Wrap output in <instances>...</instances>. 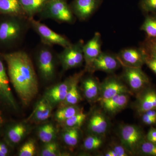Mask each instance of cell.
Listing matches in <instances>:
<instances>
[{
    "instance_id": "obj_1",
    "label": "cell",
    "mask_w": 156,
    "mask_h": 156,
    "mask_svg": "<svg viewBox=\"0 0 156 156\" xmlns=\"http://www.w3.org/2000/svg\"><path fill=\"white\" fill-rule=\"evenodd\" d=\"M4 58L10 82L23 104L28 105L38 93V82L31 59L23 51L5 54Z\"/></svg>"
},
{
    "instance_id": "obj_2",
    "label": "cell",
    "mask_w": 156,
    "mask_h": 156,
    "mask_svg": "<svg viewBox=\"0 0 156 156\" xmlns=\"http://www.w3.org/2000/svg\"><path fill=\"white\" fill-rule=\"evenodd\" d=\"M119 135L122 145L131 154L137 152L140 144L144 140L142 131L134 125L122 126L120 130Z\"/></svg>"
},
{
    "instance_id": "obj_3",
    "label": "cell",
    "mask_w": 156,
    "mask_h": 156,
    "mask_svg": "<svg viewBox=\"0 0 156 156\" xmlns=\"http://www.w3.org/2000/svg\"><path fill=\"white\" fill-rule=\"evenodd\" d=\"M84 44L82 41L72 44L64 48L59 55V58L65 70L79 67L83 64L84 60L83 47Z\"/></svg>"
},
{
    "instance_id": "obj_4",
    "label": "cell",
    "mask_w": 156,
    "mask_h": 156,
    "mask_svg": "<svg viewBox=\"0 0 156 156\" xmlns=\"http://www.w3.org/2000/svg\"><path fill=\"white\" fill-rule=\"evenodd\" d=\"M123 66V79L131 90L139 92L147 87L149 84V79L141 68Z\"/></svg>"
},
{
    "instance_id": "obj_5",
    "label": "cell",
    "mask_w": 156,
    "mask_h": 156,
    "mask_svg": "<svg viewBox=\"0 0 156 156\" xmlns=\"http://www.w3.org/2000/svg\"><path fill=\"white\" fill-rule=\"evenodd\" d=\"M45 14L47 17L61 22L70 23L74 20L71 9L63 0H50L46 7Z\"/></svg>"
},
{
    "instance_id": "obj_6",
    "label": "cell",
    "mask_w": 156,
    "mask_h": 156,
    "mask_svg": "<svg viewBox=\"0 0 156 156\" xmlns=\"http://www.w3.org/2000/svg\"><path fill=\"white\" fill-rule=\"evenodd\" d=\"M30 21L35 30L46 44L58 45L64 48L72 44L65 37L56 33L45 24L34 19L31 20Z\"/></svg>"
},
{
    "instance_id": "obj_7",
    "label": "cell",
    "mask_w": 156,
    "mask_h": 156,
    "mask_svg": "<svg viewBox=\"0 0 156 156\" xmlns=\"http://www.w3.org/2000/svg\"><path fill=\"white\" fill-rule=\"evenodd\" d=\"M129 92L128 87L119 79L115 76H110L100 84V94L98 99L101 101L115 95Z\"/></svg>"
},
{
    "instance_id": "obj_8",
    "label": "cell",
    "mask_w": 156,
    "mask_h": 156,
    "mask_svg": "<svg viewBox=\"0 0 156 156\" xmlns=\"http://www.w3.org/2000/svg\"><path fill=\"white\" fill-rule=\"evenodd\" d=\"M121 65L122 64L117 55L102 52L93 62L88 70L112 73L118 69Z\"/></svg>"
},
{
    "instance_id": "obj_9",
    "label": "cell",
    "mask_w": 156,
    "mask_h": 156,
    "mask_svg": "<svg viewBox=\"0 0 156 156\" xmlns=\"http://www.w3.org/2000/svg\"><path fill=\"white\" fill-rule=\"evenodd\" d=\"M122 66L141 68L145 64L146 55L140 48H127L121 50L117 55Z\"/></svg>"
},
{
    "instance_id": "obj_10",
    "label": "cell",
    "mask_w": 156,
    "mask_h": 156,
    "mask_svg": "<svg viewBox=\"0 0 156 156\" xmlns=\"http://www.w3.org/2000/svg\"><path fill=\"white\" fill-rule=\"evenodd\" d=\"M10 82L8 74L0 59V101L8 107L17 110V105L11 91Z\"/></svg>"
},
{
    "instance_id": "obj_11",
    "label": "cell",
    "mask_w": 156,
    "mask_h": 156,
    "mask_svg": "<svg viewBox=\"0 0 156 156\" xmlns=\"http://www.w3.org/2000/svg\"><path fill=\"white\" fill-rule=\"evenodd\" d=\"M101 35L98 32L95 33L94 36L83 47L84 60L86 69L89 70L93 62L99 56L101 51Z\"/></svg>"
},
{
    "instance_id": "obj_12",
    "label": "cell",
    "mask_w": 156,
    "mask_h": 156,
    "mask_svg": "<svg viewBox=\"0 0 156 156\" xmlns=\"http://www.w3.org/2000/svg\"><path fill=\"white\" fill-rule=\"evenodd\" d=\"M37 60L41 75L45 80H51L55 72L54 59L52 52L48 49L41 50L38 56Z\"/></svg>"
},
{
    "instance_id": "obj_13",
    "label": "cell",
    "mask_w": 156,
    "mask_h": 156,
    "mask_svg": "<svg viewBox=\"0 0 156 156\" xmlns=\"http://www.w3.org/2000/svg\"><path fill=\"white\" fill-rule=\"evenodd\" d=\"M101 0H74L73 11L81 20H86L98 9Z\"/></svg>"
},
{
    "instance_id": "obj_14",
    "label": "cell",
    "mask_w": 156,
    "mask_h": 156,
    "mask_svg": "<svg viewBox=\"0 0 156 156\" xmlns=\"http://www.w3.org/2000/svg\"><path fill=\"white\" fill-rule=\"evenodd\" d=\"M129 101L128 93L119 94L113 97L101 101L105 110L110 113H115L125 108Z\"/></svg>"
},
{
    "instance_id": "obj_15",
    "label": "cell",
    "mask_w": 156,
    "mask_h": 156,
    "mask_svg": "<svg viewBox=\"0 0 156 156\" xmlns=\"http://www.w3.org/2000/svg\"><path fill=\"white\" fill-rule=\"evenodd\" d=\"M72 77L65 82L51 88L47 92L46 97L51 104L60 103L64 101L69 90Z\"/></svg>"
},
{
    "instance_id": "obj_16",
    "label": "cell",
    "mask_w": 156,
    "mask_h": 156,
    "mask_svg": "<svg viewBox=\"0 0 156 156\" xmlns=\"http://www.w3.org/2000/svg\"><path fill=\"white\" fill-rule=\"evenodd\" d=\"M136 106L137 111L140 113L150 110H156L155 90L152 89L144 90L138 98Z\"/></svg>"
},
{
    "instance_id": "obj_17",
    "label": "cell",
    "mask_w": 156,
    "mask_h": 156,
    "mask_svg": "<svg viewBox=\"0 0 156 156\" xmlns=\"http://www.w3.org/2000/svg\"><path fill=\"white\" fill-rule=\"evenodd\" d=\"M108 127V122L106 117L99 112L92 115L88 125L89 131L92 134L98 136L105 134Z\"/></svg>"
},
{
    "instance_id": "obj_18",
    "label": "cell",
    "mask_w": 156,
    "mask_h": 156,
    "mask_svg": "<svg viewBox=\"0 0 156 156\" xmlns=\"http://www.w3.org/2000/svg\"><path fill=\"white\" fill-rule=\"evenodd\" d=\"M21 27L15 21H7L0 24V41H7L16 38L19 35Z\"/></svg>"
},
{
    "instance_id": "obj_19",
    "label": "cell",
    "mask_w": 156,
    "mask_h": 156,
    "mask_svg": "<svg viewBox=\"0 0 156 156\" xmlns=\"http://www.w3.org/2000/svg\"><path fill=\"white\" fill-rule=\"evenodd\" d=\"M83 74L82 73L77 74L72 77L69 90L65 99L62 102L64 107L76 105L81 100L80 94L78 89V83Z\"/></svg>"
},
{
    "instance_id": "obj_20",
    "label": "cell",
    "mask_w": 156,
    "mask_h": 156,
    "mask_svg": "<svg viewBox=\"0 0 156 156\" xmlns=\"http://www.w3.org/2000/svg\"><path fill=\"white\" fill-rule=\"evenodd\" d=\"M100 86L97 80L93 77H89L84 80L83 83L84 95L88 100L93 101L98 98Z\"/></svg>"
},
{
    "instance_id": "obj_21",
    "label": "cell",
    "mask_w": 156,
    "mask_h": 156,
    "mask_svg": "<svg viewBox=\"0 0 156 156\" xmlns=\"http://www.w3.org/2000/svg\"><path fill=\"white\" fill-rule=\"evenodd\" d=\"M52 112V104L45 97L39 101L35 109L34 116L35 120L43 122L48 119Z\"/></svg>"
},
{
    "instance_id": "obj_22",
    "label": "cell",
    "mask_w": 156,
    "mask_h": 156,
    "mask_svg": "<svg viewBox=\"0 0 156 156\" xmlns=\"http://www.w3.org/2000/svg\"><path fill=\"white\" fill-rule=\"evenodd\" d=\"M21 7L27 15L31 16L47 4L48 0H19Z\"/></svg>"
},
{
    "instance_id": "obj_23",
    "label": "cell",
    "mask_w": 156,
    "mask_h": 156,
    "mask_svg": "<svg viewBox=\"0 0 156 156\" xmlns=\"http://www.w3.org/2000/svg\"><path fill=\"white\" fill-rule=\"evenodd\" d=\"M147 38L156 37V14H147L140 28Z\"/></svg>"
},
{
    "instance_id": "obj_24",
    "label": "cell",
    "mask_w": 156,
    "mask_h": 156,
    "mask_svg": "<svg viewBox=\"0 0 156 156\" xmlns=\"http://www.w3.org/2000/svg\"><path fill=\"white\" fill-rule=\"evenodd\" d=\"M0 11L3 13L19 14L24 12L19 0H0Z\"/></svg>"
},
{
    "instance_id": "obj_25",
    "label": "cell",
    "mask_w": 156,
    "mask_h": 156,
    "mask_svg": "<svg viewBox=\"0 0 156 156\" xmlns=\"http://www.w3.org/2000/svg\"><path fill=\"white\" fill-rule=\"evenodd\" d=\"M26 132V129L25 126L21 124H16L8 130L7 137L11 143L15 144L21 140Z\"/></svg>"
},
{
    "instance_id": "obj_26",
    "label": "cell",
    "mask_w": 156,
    "mask_h": 156,
    "mask_svg": "<svg viewBox=\"0 0 156 156\" xmlns=\"http://www.w3.org/2000/svg\"><path fill=\"white\" fill-rule=\"evenodd\" d=\"M81 112L80 108L75 105L65 106L56 112L55 118L58 122H62Z\"/></svg>"
},
{
    "instance_id": "obj_27",
    "label": "cell",
    "mask_w": 156,
    "mask_h": 156,
    "mask_svg": "<svg viewBox=\"0 0 156 156\" xmlns=\"http://www.w3.org/2000/svg\"><path fill=\"white\" fill-rule=\"evenodd\" d=\"M80 137L78 128H67L63 132L62 138L65 143L70 147L77 144Z\"/></svg>"
},
{
    "instance_id": "obj_28",
    "label": "cell",
    "mask_w": 156,
    "mask_h": 156,
    "mask_svg": "<svg viewBox=\"0 0 156 156\" xmlns=\"http://www.w3.org/2000/svg\"><path fill=\"white\" fill-rule=\"evenodd\" d=\"M140 48L143 50L146 56L156 59V37H146L140 44Z\"/></svg>"
},
{
    "instance_id": "obj_29",
    "label": "cell",
    "mask_w": 156,
    "mask_h": 156,
    "mask_svg": "<svg viewBox=\"0 0 156 156\" xmlns=\"http://www.w3.org/2000/svg\"><path fill=\"white\" fill-rule=\"evenodd\" d=\"M55 135V129L54 126L51 124L44 125L39 129V138L41 141L45 144L52 141Z\"/></svg>"
},
{
    "instance_id": "obj_30",
    "label": "cell",
    "mask_w": 156,
    "mask_h": 156,
    "mask_svg": "<svg viewBox=\"0 0 156 156\" xmlns=\"http://www.w3.org/2000/svg\"><path fill=\"white\" fill-rule=\"evenodd\" d=\"M87 115L81 112L62 122L67 128H78L82 126Z\"/></svg>"
},
{
    "instance_id": "obj_31",
    "label": "cell",
    "mask_w": 156,
    "mask_h": 156,
    "mask_svg": "<svg viewBox=\"0 0 156 156\" xmlns=\"http://www.w3.org/2000/svg\"><path fill=\"white\" fill-rule=\"evenodd\" d=\"M103 141L98 135H90L87 136L84 140V147L88 151H94L100 148L102 145Z\"/></svg>"
},
{
    "instance_id": "obj_32",
    "label": "cell",
    "mask_w": 156,
    "mask_h": 156,
    "mask_svg": "<svg viewBox=\"0 0 156 156\" xmlns=\"http://www.w3.org/2000/svg\"><path fill=\"white\" fill-rule=\"evenodd\" d=\"M137 152L143 155L156 156V144L144 140L140 144Z\"/></svg>"
},
{
    "instance_id": "obj_33",
    "label": "cell",
    "mask_w": 156,
    "mask_h": 156,
    "mask_svg": "<svg viewBox=\"0 0 156 156\" xmlns=\"http://www.w3.org/2000/svg\"><path fill=\"white\" fill-rule=\"evenodd\" d=\"M139 5L144 14H156V0H140Z\"/></svg>"
},
{
    "instance_id": "obj_34",
    "label": "cell",
    "mask_w": 156,
    "mask_h": 156,
    "mask_svg": "<svg viewBox=\"0 0 156 156\" xmlns=\"http://www.w3.org/2000/svg\"><path fill=\"white\" fill-rule=\"evenodd\" d=\"M36 146L32 140L27 142L21 147L19 152L20 156H33L35 154Z\"/></svg>"
},
{
    "instance_id": "obj_35",
    "label": "cell",
    "mask_w": 156,
    "mask_h": 156,
    "mask_svg": "<svg viewBox=\"0 0 156 156\" xmlns=\"http://www.w3.org/2000/svg\"><path fill=\"white\" fill-rule=\"evenodd\" d=\"M58 147L55 142L46 143L42 151L41 155L43 156H56L58 155Z\"/></svg>"
},
{
    "instance_id": "obj_36",
    "label": "cell",
    "mask_w": 156,
    "mask_h": 156,
    "mask_svg": "<svg viewBox=\"0 0 156 156\" xmlns=\"http://www.w3.org/2000/svg\"><path fill=\"white\" fill-rule=\"evenodd\" d=\"M112 148V150L114 151L116 154L117 156H128V151L122 145H114Z\"/></svg>"
},
{
    "instance_id": "obj_37",
    "label": "cell",
    "mask_w": 156,
    "mask_h": 156,
    "mask_svg": "<svg viewBox=\"0 0 156 156\" xmlns=\"http://www.w3.org/2000/svg\"><path fill=\"white\" fill-rule=\"evenodd\" d=\"M145 64L156 75V59L146 56Z\"/></svg>"
},
{
    "instance_id": "obj_38",
    "label": "cell",
    "mask_w": 156,
    "mask_h": 156,
    "mask_svg": "<svg viewBox=\"0 0 156 156\" xmlns=\"http://www.w3.org/2000/svg\"><path fill=\"white\" fill-rule=\"evenodd\" d=\"M147 140L156 144V129L151 128L148 132L146 136Z\"/></svg>"
},
{
    "instance_id": "obj_39",
    "label": "cell",
    "mask_w": 156,
    "mask_h": 156,
    "mask_svg": "<svg viewBox=\"0 0 156 156\" xmlns=\"http://www.w3.org/2000/svg\"><path fill=\"white\" fill-rule=\"evenodd\" d=\"M143 123L147 125H152L156 123V118L149 116L143 113L142 117Z\"/></svg>"
},
{
    "instance_id": "obj_40",
    "label": "cell",
    "mask_w": 156,
    "mask_h": 156,
    "mask_svg": "<svg viewBox=\"0 0 156 156\" xmlns=\"http://www.w3.org/2000/svg\"><path fill=\"white\" fill-rule=\"evenodd\" d=\"M8 146L4 143L0 142V156H6L9 154Z\"/></svg>"
},
{
    "instance_id": "obj_41",
    "label": "cell",
    "mask_w": 156,
    "mask_h": 156,
    "mask_svg": "<svg viewBox=\"0 0 156 156\" xmlns=\"http://www.w3.org/2000/svg\"><path fill=\"white\" fill-rule=\"evenodd\" d=\"M143 113L149 116L152 117V118H156V111L155 109L150 110L145 112Z\"/></svg>"
},
{
    "instance_id": "obj_42",
    "label": "cell",
    "mask_w": 156,
    "mask_h": 156,
    "mask_svg": "<svg viewBox=\"0 0 156 156\" xmlns=\"http://www.w3.org/2000/svg\"><path fill=\"white\" fill-rule=\"evenodd\" d=\"M105 156H117L115 152L113 150H111L108 151L105 154Z\"/></svg>"
},
{
    "instance_id": "obj_43",
    "label": "cell",
    "mask_w": 156,
    "mask_h": 156,
    "mask_svg": "<svg viewBox=\"0 0 156 156\" xmlns=\"http://www.w3.org/2000/svg\"><path fill=\"white\" fill-rule=\"evenodd\" d=\"M4 123V119L2 112L0 110V129L2 128Z\"/></svg>"
}]
</instances>
